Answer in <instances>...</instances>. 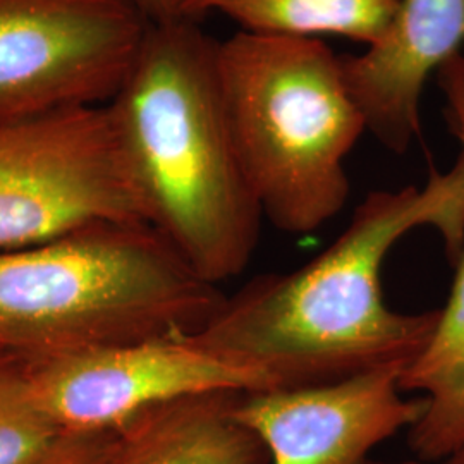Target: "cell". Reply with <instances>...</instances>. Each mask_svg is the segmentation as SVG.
<instances>
[{
  "label": "cell",
  "mask_w": 464,
  "mask_h": 464,
  "mask_svg": "<svg viewBox=\"0 0 464 464\" xmlns=\"http://www.w3.org/2000/svg\"><path fill=\"white\" fill-rule=\"evenodd\" d=\"M217 44L193 19L151 23L107 107L147 222L218 285L248 266L264 216L232 140Z\"/></svg>",
  "instance_id": "2"
},
{
  "label": "cell",
  "mask_w": 464,
  "mask_h": 464,
  "mask_svg": "<svg viewBox=\"0 0 464 464\" xmlns=\"http://www.w3.org/2000/svg\"><path fill=\"white\" fill-rule=\"evenodd\" d=\"M100 222L149 224L109 107L0 122V249Z\"/></svg>",
  "instance_id": "5"
},
{
  "label": "cell",
  "mask_w": 464,
  "mask_h": 464,
  "mask_svg": "<svg viewBox=\"0 0 464 464\" xmlns=\"http://www.w3.org/2000/svg\"><path fill=\"white\" fill-rule=\"evenodd\" d=\"M226 295L149 224L0 249V353L38 362L201 331Z\"/></svg>",
  "instance_id": "3"
},
{
  "label": "cell",
  "mask_w": 464,
  "mask_h": 464,
  "mask_svg": "<svg viewBox=\"0 0 464 464\" xmlns=\"http://www.w3.org/2000/svg\"><path fill=\"white\" fill-rule=\"evenodd\" d=\"M401 0H210L208 13H218L241 32L318 38L337 34L351 42L375 45L389 30Z\"/></svg>",
  "instance_id": "12"
},
{
  "label": "cell",
  "mask_w": 464,
  "mask_h": 464,
  "mask_svg": "<svg viewBox=\"0 0 464 464\" xmlns=\"http://www.w3.org/2000/svg\"><path fill=\"white\" fill-rule=\"evenodd\" d=\"M140 11L149 17L150 23H162L174 19L172 0H133Z\"/></svg>",
  "instance_id": "16"
},
{
  "label": "cell",
  "mask_w": 464,
  "mask_h": 464,
  "mask_svg": "<svg viewBox=\"0 0 464 464\" xmlns=\"http://www.w3.org/2000/svg\"><path fill=\"white\" fill-rule=\"evenodd\" d=\"M63 435L34 399L26 362L0 353V464L38 463Z\"/></svg>",
  "instance_id": "13"
},
{
  "label": "cell",
  "mask_w": 464,
  "mask_h": 464,
  "mask_svg": "<svg viewBox=\"0 0 464 464\" xmlns=\"http://www.w3.org/2000/svg\"><path fill=\"white\" fill-rule=\"evenodd\" d=\"M116 430L72 431L34 464H111L116 448Z\"/></svg>",
  "instance_id": "14"
},
{
  "label": "cell",
  "mask_w": 464,
  "mask_h": 464,
  "mask_svg": "<svg viewBox=\"0 0 464 464\" xmlns=\"http://www.w3.org/2000/svg\"><path fill=\"white\" fill-rule=\"evenodd\" d=\"M241 391L150 406L116 429L111 464H270L266 444L236 415Z\"/></svg>",
  "instance_id": "10"
},
{
  "label": "cell",
  "mask_w": 464,
  "mask_h": 464,
  "mask_svg": "<svg viewBox=\"0 0 464 464\" xmlns=\"http://www.w3.org/2000/svg\"><path fill=\"white\" fill-rule=\"evenodd\" d=\"M210 0H172L174 16L198 21L208 13Z\"/></svg>",
  "instance_id": "17"
},
{
  "label": "cell",
  "mask_w": 464,
  "mask_h": 464,
  "mask_svg": "<svg viewBox=\"0 0 464 464\" xmlns=\"http://www.w3.org/2000/svg\"><path fill=\"white\" fill-rule=\"evenodd\" d=\"M401 372L382 368L315 387L241 392L234 415L266 444L270 464H427L370 459L423 413V399L404 398Z\"/></svg>",
  "instance_id": "8"
},
{
  "label": "cell",
  "mask_w": 464,
  "mask_h": 464,
  "mask_svg": "<svg viewBox=\"0 0 464 464\" xmlns=\"http://www.w3.org/2000/svg\"><path fill=\"white\" fill-rule=\"evenodd\" d=\"M232 140L262 216L308 234L349 198L346 159L366 131L343 59L318 38L237 32L217 44Z\"/></svg>",
  "instance_id": "4"
},
{
  "label": "cell",
  "mask_w": 464,
  "mask_h": 464,
  "mask_svg": "<svg viewBox=\"0 0 464 464\" xmlns=\"http://www.w3.org/2000/svg\"><path fill=\"white\" fill-rule=\"evenodd\" d=\"M442 464H464V446L454 450L450 456H448Z\"/></svg>",
  "instance_id": "18"
},
{
  "label": "cell",
  "mask_w": 464,
  "mask_h": 464,
  "mask_svg": "<svg viewBox=\"0 0 464 464\" xmlns=\"http://www.w3.org/2000/svg\"><path fill=\"white\" fill-rule=\"evenodd\" d=\"M435 76L446 100L444 109L449 128L458 138L464 155V49L450 57Z\"/></svg>",
  "instance_id": "15"
},
{
  "label": "cell",
  "mask_w": 464,
  "mask_h": 464,
  "mask_svg": "<svg viewBox=\"0 0 464 464\" xmlns=\"http://www.w3.org/2000/svg\"><path fill=\"white\" fill-rule=\"evenodd\" d=\"M150 24L133 0H0V122L107 105Z\"/></svg>",
  "instance_id": "6"
},
{
  "label": "cell",
  "mask_w": 464,
  "mask_h": 464,
  "mask_svg": "<svg viewBox=\"0 0 464 464\" xmlns=\"http://www.w3.org/2000/svg\"><path fill=\"white\" fill-rule=\"evenodd\" d=\"M402 392H420L423 413L408 429V448L421 463L444 461L464 446V251L448 303L427 344L399 373Z\"/></svg>",
  "instance_id": "11"
},
{
  "label": "cell",
  "mask_w": 464,
  "mask_h": 464,
  "mask_svg": "<svg viewBox=\"0 0 464 464\" xmlns=\"http://www.w3.org/2000/svg\"><path fill=\"white\" fill-rule=\"evenodd\" d=\"M464 49V0H401L381 40L344 57L366 131L398 155L421 134L420 103L431 74Z\"/></svg>",
  "instance_id": "9"
},
{
  "label": "cell",
  "mask_w": 464,
  "mask_h": 464,
  "mask_svg": "<svg viewBox=\"0 0 464 464\" xmlns=\"http://www.w3.org/2000/svg\"><path fill=\"white\" fill-rule=\"evenodd\" d=\"M44 413L64 431L116 430L150 406L217 391H264L191 335L26 362Z\"/></svg>",
  "instance_id": "7"
},
{
  "label": "cell",
  "mask_w": 464,
  "mask_h": 464,
  "mask_svg": "<svg viewBox=\"0 0 464 464\" xmlns=\"http://www.w3.org/2000/svg\"><path fill=\"white\" fill-rule=\"evenodd\" d=\"M431 227L456 264L464 251V155L425 186L372 191L314 260L266 274L226 296L191 337L258 377L264 391L301 389L404 368L427 344L439 310L402 314L383 298L382 266L406 234Z\"/></svg>",
  "instance_id": "1"
}]
</instances>
